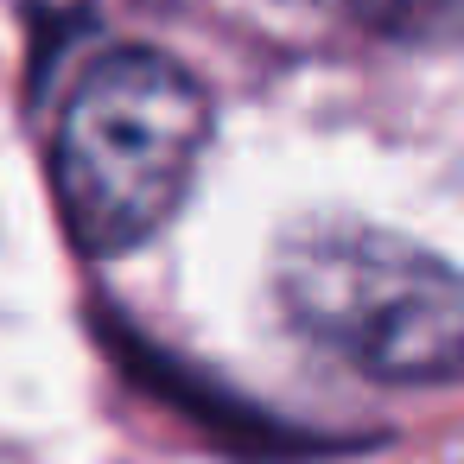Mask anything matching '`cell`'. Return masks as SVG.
<instances>
[{"instance_id":"cell-2","label":"cell","mask_w":464,"mask_h":464,"mask_svg":"<svg viewBox=\"0 0 464 464\" xmlns=\"http://www.w3.org/2000/svg\"><path fill=\"white\" fill-rule=\"evenodd\" d=\"M274 299L305 343L369 382H464V274L407 236L312 217L274 255Z\"/></svg>"},{"instance_id":"cell-1","label":"cell","mask_w":464,"mask_h":464,"mask_svg":"<svg viewBox=\"0 0 464 464\" xmlns=\"http://www.w3.org/2000/svg\"><path fill=\"white\" fill-rule=\"evenodd\" d=\"M210 147L204 83L147 45L102 52L58 109L52 185L83 255H128L153 242L185 204Z\"/></svg>"},{"instance_id":"cell-3","label":"cell","mask_w":464,"mask_h":464,"mask_svg":"<svg viewBox=\"0 0 464 464\" xmlns=\"http://www.w3.org/2000/svg\"><path fill=\"white\" fill-rule=\"evenodd\" d=\"M324 7H337L350 20H369V26H401V20H413L426 7V0H324Z\"/></svg>"}]
</instances>
